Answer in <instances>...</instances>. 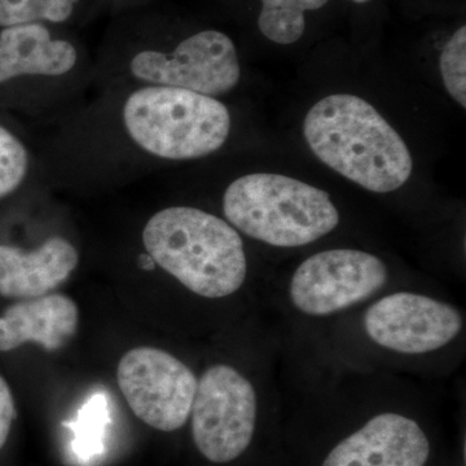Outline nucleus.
<instances>
[{
	"label": "nucleus",
	"mask_w": 466,
	"mask_h": 466,
	"mask_svg": "<svg viewBox=\"0 0 466 466\" xmlns=\"http://www.w3.org/2000/svg\"><path fill=\"white\" fill-rule=\"evenodd\" d=\"M47 122L39 156L43 182L112 186L162 165L198 161L225 148L232 115L217 97L180 88L124 85Z\"/></svg>",
	"instance_id": "obj_1"
},
{
	"label": "nucleus",
	"mask_w": 466,
	"mask_h": 466,
	"mask_svg": "<svg viewBox=\"0 0 466 466\" xmlns=\"http://www.w3.org/2000/svg\"><path fill=\"white\" fill-rule=\"evenodd\" d=\"M303 135L324 165L368 191H397L412 174L406 142L372 104L355 95L318 101L306 115Z\"/></svg>",
	"instance_id": "obj_2"
},
{
	"label": "nucleus",
	"mask_w": 466,
	"mask_h": 466,
	"mask_svg": "<svg viewBox=\"0 0 466 466\" xmlns=\"http://www.w3.org/2000/svg\"><path fill=\"white\" fill-rule=\"evenodd\" d=\"M142 244L155 267L205 299L231 296L247 279L240 233L202 208H161L144 225Z\"/></svg>",
	"instance_id": "obj_3"
},
{
	"label": "nucleus",
	"mask_w": 466,
	"mask_h": 466,
	"mask_svg": "<svg viewBox=\"0 0 466 466\" xmlns=\"http://www.w3.org/2000/svg\"><path fill=\"white\" fill-rule=\"evenodd\" d=\"M240 81L235 43L213 29L193 33L173 46L137 42L106 51L94 63L96 90L124 85L159 86L219 99Z\"/></svg>",
	"instance_id": "obj_4"
},
{
	"label": "nucleus",
	"mask_w": 466,
	"mask_h": 466,
	"mask_svg": "<svg viewBox=\"0 0 466 466\" xmlns=\"http://www.w3.org/2000/svg\"><path fill=\"white\" fill-rule=\"evenodd\" d=\"M222 208L233 228L278 248L311 244L339 223L327 192L281 174L242 175L227 187Z\"/></svg>",
	"instance_id": "obj_5"
},
{
	"label": "nucleus",
	"mask_w": 466,
	"mask_h": 466,
	"mask_svg": "<svg viewBox=\"0 0 466 466\" xmlns=\"http://www.w3.org/2000/svg\"><path fill=\"white\" fill-rule=\"evenodd\" d=\"M16 87L25 106L54 121L85 100L94 87V63L72 39L50 25L27 24L0 32V88Z\"/></svg>",
	"instance_id": "obj_6"
},
{
	"label": "nucleus",
	"mask_w": 466,
	"mask_h": 466,
	"mask_svg": "<svg viewBox=\"0 0 466 466\" xmlns=\"http://www.w3.org/2000/svg\"><path fill=\"white\" fill-rule=\"evenodd\" d=\"M257 394L247 377L227 364L208 368L192 403V435L208 461L240 458L256 431Z\"/></svg>",
	"instance_id": "obj_7"
},
{
	"label": "nucleus",
	"mask_w": 466,
	"mask_h": 466,
	"mask_svg": "<svg viewBox=\"0 0 466 466\" xmlns=\"http://www.w3.org/2000/svg\"><path fill=\"white\" fill-rule=\"evenodd\" d=\"M116 380L131 410L144 424L175 431L188 421L198 379L174 355L155 348L130 350L119 360Z\"/></svg>",
	"instance_id": "obj_8"
},
{
	"label": "nucleus",
	"mask_w": 466,
	"mask_h": 466,
	"mask_svg": "<svg viewBox=\"0 0 466 466\" xmlns=\"http://www.w3.org/2000/svg\"><path fill=\"white\" fill-rule=\"evenodd\" d=\"M388 278L385 263L367 251H320L294 272L290 300L302 314L328 317L370 299L385 287Z\"/></svg>",
	"instance_id": "obj_9"
},
{
	"label": "nucleus",
	"mask_w": 466,
	"mask_h": 466,
	"mask_svg": "<svg viewBox=\"0 0 466 466\" xmlns=\"http://www.w3.org/2000/svg\"><path fill=\"white\" fill-rule=\"evenodd\" d=\"M364 330L376 345L400 354L419 355L444 348L459 336V309L422 294L398 291L367 309Z\"/></svg>",
	"instance_id": "obj_10"
},
{
	"label": "nucleus",
	"mask_w": 466,
	"mask_h": 466,
	"mask_svg": "<svg viewBox=\"0 0 466 466\" xmlns=\"http://www.w3.org/2000/svg\"><path fill=\"white\" fill-rule=\"evenodd\" d=\"M431 443L421 426L400 413H381L339 441L323 466H424Z\"/></svg>",
	"instance_id": "obj_11"
},
{
	"label": "nucleus",
	"mask_w": 466,
	"mask_h": 466,
	"mask_svg": "<svg viewBox=\"0 0 466 466\" xmlns=\"http://www.w3.org/2000/svg\"><path fill=\"white\" fill-rule=\"evenodd\" d=\"M79 263L76 245L51 236L32 250L0 245V294L9 299H38L66 283Z\"/></svg>",
	"instance_id": "obj_12"
},
{
	"label": "nucleus",
	"mask_w": 466,
	"mask_h": 466,
	"mask_svg": "<svg viewBox=\"0 0 466 466\" xmlns=\"http://www.w3.org/2000/svg\"><path fill=\"white\" fill-rule=\"evenodd\" d=\"M78 308L64 294H50L18 302L0 318V351H11L27 342L58 350L76 334Z\"/></svg>",
	"instance_id": "obj_13"
},
{
	"label": "nucleus",
	"mask_w": 466,
	"mask_h": 466,
	"mask_svg": "<svg viewBox=\"0 0 466 466\" xmlns=\"http://www.w3.org/2000/svg\"><path fill=\"white\" fill-rule=\"evenodd\" d=\"M328 0H262L260 33L278 45H291L305 33V12L317 11Z\"/></svg>",
	"instance_id": "obj_14"
},
{
	"label": "nucleus",
	"mask_w": 466,
	"mask_h": 466,
	"mask_svg": "<svg viewBox=\"0 0 466 466\" xmlns=\"http://www.w3.org/2000/svg\"><path fill=\"white\" fill-rule=\"evenodd\" d=\"M32 177H42L39 156L20 135L0 124V200L23 188Z\"/></svg>",
	"instance_id": "obj_15"
},
{
	"label": "nucleus",
	"mask_w": 466,
	"mask_h": 466,
	"mask_svg": "<svg viewBox=\"0 0 466 466\" xmlns=\"http://www.w3.org/2000/svg\"><path fill=\"white\" fill-rule=\"evenodd\" d=\"M84 0H0V27L45 24L64 25L76 17Z\"/></svg>",
	"instance_id": "obj_16"
},
{
	"label": "nucleus",
	"mask_w": 466,
	"mask_h": 466,
	"mask_svg": "<svg viewBox=\"0 0 466 466\" xmlns=\"http://www.w3.org/2000/svg\"><path fill=\"white\" fill-rule=\"evenodd\" d=\"M108 422V400L106 395H92L79 410L75 421L67 424V428L73 431L72 447L76 458L86 462L104 452Z\"/></svg>",
	"instance_id": "obj_17"
},
{
	"label": "nucleus",
	"mask_w": 466,
	"mask_h": 466,
	"mask_svg": "<svg viewBox=\"0 0 466 466\" xmlns=\"http://www.w3.org/2000/svg\"><path fill=\"white\" fill-rule=\"evenodd\" d=\"M444 87L456 103L466 106V27L461 26L444 46L440 58Z\"/></svg>",
	"instance_id": "obj_18"
},
{
	"label": "nucleus",
	"mask_w": 466,
	"mask_h": 466,
	"mask_svg": "<svg viewBox=\"0 0 466 466\" xmlns=\"http://www.w3.org/2000/svg\"><path fill=\"white\" fill-rule=\"evenodd\" d=\"M15 417H16V410H15L14 397L7 382L0 376V449L7 441Z\"/></svg>",
	"instance_id": "obj_19"
},
{
	"label": "nucleus",
	"mask_w": 466,
	"mask_h": 466,
	"mask_svg": "<svg viewBox=\"0 0 466 466\" xmlns=\"http://www.w3.org/2000/svg\"><path fill=\"white\" fill-rule=\"evenodd\" d=\"M351 2L359 3V5H363V3L370 2V0H351Z\"/></svg>",
	"instance_id": "obj_20"
}]
</instances>
